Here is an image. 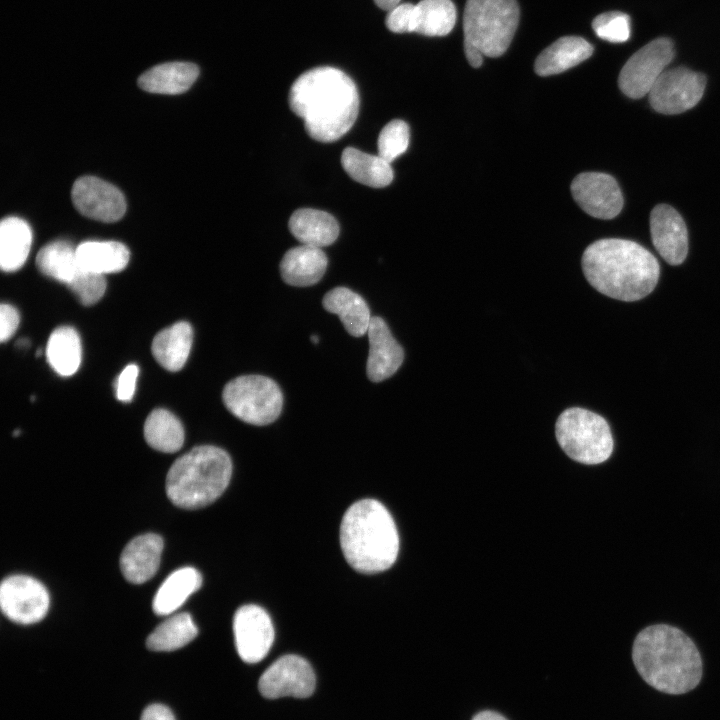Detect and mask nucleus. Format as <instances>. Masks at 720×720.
<instances>
[{"mask_svg":"<svg viewBox=\"0 0 720 720\" xmlns=\"http://www.w3.org/2000/svg\"><path fill=\"white\" fill-rule=\"evenodd\" d=\"M340 545L349 565L364 574L382 572L397 559L399 535L386 507L375 499H362L345 512Z\"/></svg>","mask_w":720,"mask_h":720,"instance_id":"obj_4","label":"nucleus"},{"mask_svg":"<svg viewBox=\"0 0 720 720\" xmlns=\"http://www.w3.org/2000/svg\"><path fill=\"white\" fill-rule=\"evenodd\" d=\"M226 408L245 423L263 426L274 422L283 406L277 383L263 375H243L229 381L223 389Z\"/></svg>","mask_w":720,"mask_h":720,"instance_id":"obj_8","label":"nucleus"},{"mask_svg":"<svg viewBox=\"0 0 720 720\" xmlns=\"http://www.w3.org/2000/svg\"><path fill=\"white\" fill-rule=\"evenodd\" d=\"M289 105L303 119L308 135L319 142L340 139L353 126L359 112V95L353 80L329 66L300 75L289 91Z\"/></svg>","mask_w":720,"mask_h":720,"instance_id":"obj_1","label":"nucleus"},{"mask_svg":"<svg viewBox=\"0 0 720 720\" xmlns=\"http://www.w3.org/2000/svg\"><path fill=\"white\" fill-rule=\"evenodd\" d=\"M36 265L41 273L69 286L83 271L76 248L66 241L51 242L38 252Z\"/></svg>","mask_w":720,"mask_h":720,"instance_id":"obj_29","label":"nucleus"},{"mask_svg":"<svg viewBox=\"0 0 720 720\" xmlns=\"http://www.w3.org/2000/svg\"><path fill=\"white\" fill-rule=\"evenodd\" d=\"M233 630L240 658L258 663L269 652L274 641V628L268 613L258 605L247 604L234 615Z\"/></svg>","mask_w":720,"mask_h":720,"instance_id":"obj_15","label":"nucleus"},{"mask_svg":"<svg viewBox=\"0 0 720 720\" xmlns=\"http://www.w3.org/2000/svg\"><path fill=\"white\" fill-rule=\"evenodd\" d=\"M19 313L10 304L3 303L0 306V340H9L16 332L19 325Z\"/></svg>","mask_w":720,"mask_h":720,"instance_id":"obj_39","label":"nucleus"},{"mask_svg":"<svg viewBox=\"0 0 720 720\" xmlns=\"http://www.w3.org/2000/svg\"><path fill=\"white\" fill-rule=\"evenodd\" d=\"M632 659L643 680L666 694L687 693L702 677V659L694 642L670 625L657 624L640 631Z\"/></svg>","mask_w":720,"mask_h":720,"instance_id":"obj_3","label":"nucleus"},{"mask_svg":"<svg viewBox=\"0 0 720 720\" xmlns=\"http://www.w3.org/2000/svg\"><path fill=\"white\" fill-rule=\"evenodd\" d=\"M141 720H175L169 708L161 704L148 706L142 713Z\"/></svg>","mask_w":720,"mask_h":720,"instance_id":"obj_40","label":"nucleus"},{"mask_svg":"<svg viewBox=\"0 0 720 720\" xmlns=\"http://www.w3.org/2000/svg\"><path fill=\"white\" fill-rule=\"evenodd\" d=\"M472 720H507V719L497 712L485 710V711H481V712L477 713L476 715H474Z\"/></svg>","mask_w":720,"mask_h":720,"instance_id":"obj_41","label":"nucleus"},{"mask_svg":"<svg viewBox=\"0 0 720 720\" xmlns=\"http://www.w3.org/2000/svg\"><path fill=\"white\" fill-rule=\"evenodd\" d=\"M367 335L369 354L366 373L372 382H381L400 368L404 351L381 317H372Z\"/></svg>","mask_w":720,"mask_h":720,"instance_id":"obj_17","label":"nucleus"},{"mask_svg":"<svg viewBox=\"0 0 720 720\" xmlns=\"http://www.w3.org/2000/svg\"><path fill=\"white\" fill-rule=\"evenodd\" d=\"M590 285L621 301H637L655 288L660 267L655 256L637 242L606 238L590 244L582 256Z\"/></svg>","mask_w":720,"mask_h":720,"instance_id":"obj_2","label":"nucleus"},{"mask_svg":"<svg viewBox=\"0 0 720 720\" xmlns=\"http://www.w3.org/2000/svg\"><path fill=\"white\" fill-rule=\"evenodd\" d=\"M375 4L383 10H391L401 3V0H374Z\"/></svg>","mask_w":720,"mask_h":720,"instance_id":"obj_42","label":"nucleus"},{"mask_svg":"<svg viewBox=\"0 0 720 720\" xmlns=\"http://www.w3.org/2000/svg\"><path fill=\"white\" fill-rule=\"evenodd\" d=\"M202 584L200 572L182 567L172 572L159 587L153 600V611L159 616L170 615L181 607Z\"/></svg>","mask_w":720,"mask_h":720,"instance_id":"obj_25","label":"nucleus"},{"mask_svg":"<svg viewBox=\"0 0 720 720\" xmlns=\"http://www.w3.org/2000/svg\"><path fill=\"white\" fill-rule=\"evenodd\" d=\"M193 342V330L188 322L175 323L156 334L152 354L168 371H178L186 363Z\"/></svg>","mask_w":720,"mask_h":720,"instance_id":"obj_24","label":"nucleus"},{"mask_svg":"<svg viewBox=\"0 0 720 720\" xmlns=\"http://www.w3.org/2000/svg\"><path fill=\"white\" fill-rule=\"evenodd\" d=\"M144 437L152 448L174 453L182 447L185 435L179 419L170 411L158 408L145 421Z\"/></svg>","mask_w":720,"mask_h":720,"instance_id":"obj_32","label":"nucleus"},{"mask_svg":"<svg viewBox=\"0 0 720 720\" xmlns=\"http://www.w3.org/2000/svg\"><path fill=\"white\" fill-rule=\"evenodd\" d=\"M198 634L191 615L174 614L159 624L148 636L146 646L158 652L174 651L190 643Z\"/></svg>","mask_w":720,"mask_h":720,"instance_id":"obj_33","label":"nucleus"},{"mask_svg":"<svg viewBox=\"0 0 720 720\" xmlns=\"http://www.w3.org/2000/svg\"><path fill=\"white\" fill-rule=\"evenodd\" d=\"M289 229L302 244L322 248L331 245L339 235V225L329 213L321 210L302 208L289 219Z\"/></svg>","mask_w":720,"mask_h":720,"instance_id":"obj_22","label":"nucleus"},{"mask_svg":"<svg viewBox=\"0 0 720 720\" xmlns=\"http://www.w3.org/2000/svg\"><path fill=\"white\" fill-rule=\"evenodd\" d=\"M571 193L583 211L599 219L616 217L623 207V196L616 180L601 172H584L571 183Z\"/></svg>","mask_w":720,"mask_h":720,"instance_id":"obj_13","label":"nucleus"},{"mask_svg":"<svg viewBox=\"0 0 720 720\" xmlns=\"http://www.w3.org/2000/svg\"><path fill=\"white\" fill-rule=\"evenodd\" d=\"M669 38H657L636 51L622 67L618 85L629 98L639 99L649 94L654 83L674 58Z\"/></svg>","mask_w":720,"mask_h":720,"instance_id":"obj_9","label":"nucleus"},{"mask_svg":"<svg viewBox=\"0 0 720 720\" xmlns=\"http://www.w3.org/2000/svg\"><path fill=\"white\" fill-rule=\"evenodd\" d=\"M519 22L516 0H467L464 16V45L483 56L499 57L508 49Z\"/></svg>","mask_w":720,"mask_h":720,"instance_id":"obj_6","label":"nucleus"},{"mask_svg":"<svg viewBox=\"0 0 720 720\" xmlns=\"http://www.w3.org/2000/svg\"><path fill=\"white\" fill-rule=\"evenodd\" d=\"M82 269L105 275L123 270L130 258L129 249L117 241H86L76 247Z\"/></svg>","mask_w":720,"mask_h":720,"instance_id":"obj_26","label":"nucleus"},{"mask_svg":"<svg viewBox=\"0 0 720 720\" xmlns=\"http://www.w3.org/2000/svg\"><path fill=\"white\" fill-rule=\"evenodd\" d=\"M592 28L599 38L613 43H622L630 38L631 19L623 12H605L594 18Z\"/></svg>","mask_w":720,"mask_h":720,"instance_id":"obj_35","label":"nucleus"},{"mask_svg":"<svg viewBox=\"0 0 720 720\" xmlns=\"http://www.w3.org/2000/svg\"><path fill=\"white\" fill-rule=\"evenodd\" d=\"M32 244L28 223L18 217H6L0 225V266L5 272L16 271L25 263Z\"/></svg>","mask_w":720,"mask_h":720,"instance_id":"obj_28","label":"nucleus"},{"mask_svg":"<svg viewBox=\"0 0 720 720\" xmlns=\"http://www.w3.org/2000/svg\"><path fill=\"white\" fill-rule=\"evenodd\" d=\"M327 264V256L321 248L301 244L284 254L280 262V272L287 284L306 287L321 280Z\"/></svg>","mask_w":720,"mask_h":720,"instance_id":"obj_19","label":"nucleus"},{"mask_svg":"<svg viewBox=\"0 0 720 720\" xmlns=\"http://www.w3.org/2000/svg\"><path fill=\"white\" fill-rule=\"evenodd\" d=\"M68 287L83 305L89 306L98 302L104 295L106 280L104 275L83 269Z\"/></svg>","mask_w":720,"mask_h":720,"instance_id":"obj_36","label":"nucleus"},{"mask_svg":"<svg viewBox=\"0 0 720 720\" xmlns=\"http://www.w3.org/2000/svg\"><path fill=\"white\" fill-rule=\"evenodd\" d=\"M72 202L84 216L101 222H115L123 217L126 201L114 185L94 176L78 178L71 191Z\"/></svg>","mask_w":720,"mask_h":720,"instance_id":"obj_14","label":"nucleus"},{"mask_svg":"<svg viewBox=\"0 0 720 720\" xmlns=\"http://www.w3.org/2000/svg\"><path fill=\"white\" fill-rule=\"evenodd\" d=\"M345 172L356 182L373 187L388 186L393 180L391 163L379 155L367 154L353 147H347L341 155Z\"/></svg>","mask_w":720,"mask_h":720,"instance_id":"obj_27","label":"nucleus"},{"mask_svg":"<svg viewBox=\"0 0 720 720\" xmlns=\"http://www.w3.org/2000/svg\"><path fill=\"white\" fill-rule=\"evenodd\" d=\"M316 687V677L310 663L294 654L274 661L261 675L258 689L268 699L292 696L307 698Z\"/></svg>","mask_w":720,"mask_h":720,"instance_id":"obj_12","label":"nucleus"},{"mask_svg":"<svg viewBox=\"0 0 720 720\" xmlns=\"http://www.w3.org/2000/svg\"><path fill=\"white\" fill-rule=\"evenodd\" d=\"M409 126L403 120L395 119L383 127L378 137V155L391 163L402 155L409 146Z\"/></svg>","mask_w":720,"mask_h":720,"instance_id":"obj_34","label":"nucleus"},{"mask_svg":"<svg viewBox=\"0 0 720 720\" xmlns=\"http://www.w3.org/2000/svg\"><path fill=\"white\" fill-rule=\"evenodd\" d=\"M49 604L47 589L33 577L12 575L1 583V610L13 622L25 625L39 622L47 614Z\"/></svg>","mask_w":720,"mask_h":720,"instance_id":"obj_11","label":"nucleus"},{"mask_svg":"<svg viewBox=\"0 0 720 720\" xmlns=\"http://www.w3.org/2000/svg\"><path fill=\"white\" fill-rule=\"evenodd\" d=\"M457 19L451 0H420L414 8V32L425 36L449 34Z\"/></svg>","mask_w":720,"mask_h":720,"instance_id":"obj_31","label":"nucleus"},{"mask_svg":"<svg viewBox=\"0 0 720 720\" xmlns=\"http://www.w3.org/2000/svg\"><path fill=\"white\" fill-rule=\"evenodd\" d=\"M555 436L566 455L582 464H600L613 452L614 441L608 422L584 408L564 410L555 423Z\"/></svg>","mask_w":720,"mask_h":720,"instance_id":"obj_7","label":"nucleus"},{"mask_svg":"<svg viewBox=\"0 0 720 720\" xmlns=\"http://www.w3.org/2000/svg\"><path fill=\"white\" fill-rule=\"evenodd\" d=\"M232 475L228 453L216 446L193 448L174 461L166 477L170 501L183 509L213 503L227 488Z\"/></svg>","mask_w":720,"mask_h":720,"instance_id":"obj_5","label":"nucleus"},{"mask_svg":"<svg viewBox=\"0 0 720 720\" xmlns=\"http://www.w3.org/2000/svg\"><path fill=\"white\" fill-rule=\"evenodd\" d=\"M139 368L136 364L127 365L119 374L115 389L119 401L130 402L134 396Z\"/></svg>","mask_w":720,"mask_h":720,"instance_id":"obj_38","label":"nucleus"},{"mask_svg":"<svg viewBox=\"0 0 720 720\" xmlns=\"http://www.w3.org/2000/svg\"><path fill=\"white\" fill-rule=\"evenodd\" d=\"M650 232L654 247L671 265L681 264L688 252V232L681 215L667 204L655 206L650 214Z\"/></svg>","mask_w":720,"mask_h":720,"instance_id":"obj_16","label":"nucleus"},{"mask_svg":"<svg viewBox=\"0 0 720 720\" xmlns=\"http://www.w3.org/2000/svg\"><path fill=\"white\" fill-rule=\"evenodd\" d=\"M81 341L77 331L68 326L56 328L46 346V357L52 369L61 376H71L81 363Z\"/></svg>","mask_w":720,"mask_h":720,"instance_id":"obj_30","label":"nucleus"},{"mask_svg":"<svg viewBox=\"0 0 720 720\" xmlns=\"http://www.w3.org/2000/svg\"><path fill=\"white\" fill-rule=\"evenodd\" d=\"M414 8V4L400 3L389 10L385 21L387 28L394 33L414 32Z\"/></svg>","mask_w":720,"mask_h":720,"instance_id":"obj_37","label":"nucleus"},{"mask_svg":"<svg viewBox=\"0 0 720 720\" xmlns=\"http://www.w3.org/2000/svg\"><path fill=\"white\" fill-rule=\"evenodd\" d=\"M592 53L593 46L584 38L564 36L539 54L534 69L539 76L559 74L588 59Z\"/></svg>","mask_w":720,"mask_h":720,"instance_id":"obj_20","label":"nucleus"},{"mask_svg":"<svg viewBox=\"0 0 720 720\" xmlns=\"http://www.w3.org/2000/svg\"><path fill=\"white\" fill-rule=\"evenodd\" d=\"M199 75V68L190 62H168L144 72L138 85L144 91L159 94H180L187 91Z\"/></svg>","mask_w":720,"mask_h":720,"instance_id":"obj_23","label":"nucleus"},{"mask_svg":"<svg viewBox=\"0 0 720 720\" xmlns=\"http://www.w3.org/2000/svg\"><path fill=\"white\" fill-rule=\"evenodd\" d=\"M311 340H312L314 343H317V342L319 341V339H318V337H317L316 335H312V336H311Z\"/></svg>","mask_w":720,"mask_h":720,"instance_id":"obj_43","label":"nucleus"},{"mask_svg":"<svg viewBox=\"0 0 720 720\" xmlns=\"http://www.w3.org/2000/svg\"><path fill=\"white\" fill-rule=\"evenodd\" d=\"M322 303L328 312L338 315L350 335L367 334L372 317L362 296L346 287H336L325 294Z\"/></svg>","mask_w":720,"mask_h":720,"instance_id":"obj_21","label":"nucleus"},{"mask_svg":"<svg viewBox=\"0 0 720 720\" xmlns=\"http://www.w3.org/2000/svg\"><path fill=\"white\" fill-rule=\"evenodd\" d=\"M163 539L153 533L133 538L120 557V568L131 583L141 584L157 572L163 551Z\"/></svg>","mask_w":720,"mask_h":720,"instance_id":"obj_18","label":"nucleus"},{"mask_svg":"<svg viewBox=\"0 0 720 720\" xmlns=\"http://www.w3.org/2000/svg\"><path fill=\"white\" fill-rule=\"evenodd\" d=\"M706 85L702 73L686 67L664 71L649 92L652 108L665 115L685 112L698 104Z\"/></svg>","mask_w":720,"mask_h":720,"instance_id":"obj_10","label":"nucleus"}]
</instances>
